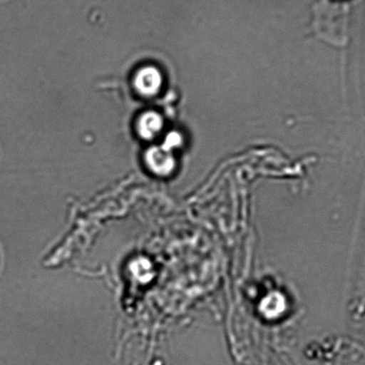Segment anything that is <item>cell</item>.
<instances>
[{"label": "cell", "mask_w": 365, "mask_h": 365, "mask_svg": "<svg viewBox=\"0 0 365 365\" xmlns=\"http://www.w3.org/2000/svg\"><path fill=\"white\" fill-rule=\"evenodd\" d=\"M163 83L160 72L155 66H145L137 73L134 85L140 94L152 97L158 93Z\"/></svg>", "instance_id": "obj_1"}, {"label": "cell", "mask_w": 365, "mask_h": 365, "mask_svg": "<svg viewBox=\"0 0 365 365\" xmlns=\"http://www.w3.org/2000/svg\"><path fill=\"white\" fill-rule=\"evenodd\" d=\"M146 161L151 171L160 176L169 175L175 168L173 155L164 147L150 148L146 153Z\"/></svg>", "instance_id": "obj_2"}, {"label": "cell", "mask_w": 365, "mask_h": 365, "mask_svg": "<svg viewBox=\"0 0 365 365\" xmlns=\"http://www.w3.org/2000/svg\"><path fill=\"white\" fill-rule=\"evenodd\" d=\"M163 128V119L160 115L153 111L144 113L137 123V130L141 138L152 140L160 133Z\"/></svg>", "instance_id": "obj_3"}, {"label": "cell", "mask_w": 365, "mask_h": 365, "mask_svg": "<svg viewBox=\"0 0 365 365\" xmlns=\"http://www.w3.org/2000/svg\"><path fill=\"white\" fill-rule=\"evenodd\" d=\"M133 271L135 272L137 278L141 282H144L145 279H150L151 272V265L148 264L147 260H139L134 262Z\"/></svg>", "instance_id": "obj_4"}, {"label": "cell", "mask_w": 365, "mask_h": 365, "mask_svg": "<svg viewBox=\"0 0 365 365\" xmlns=\"http://www.w3.org/2000/svg\"><path fill=\"white\" fill-rule=\"evenodd\" d=\"M179 141L178 134H169L163 147H164L165 150H170L171 148L176 146V145L179 143Z\"/></svg>", "instance_id": "obj_5"}]
</instances>
